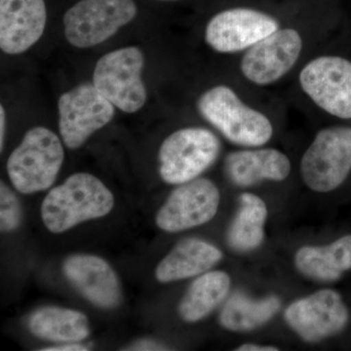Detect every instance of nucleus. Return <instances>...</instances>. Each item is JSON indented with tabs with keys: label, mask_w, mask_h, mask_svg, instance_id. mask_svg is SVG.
<instances>
[{
	"label": "nucleus",
	"mask_w": 351,
	"mask_h": 351,
	"mask_svg": "<svg viewBox=\"0 0 351 351\" xmlns=\"http://www.w3.org/2000/svg\"><path fill=\"white\" fill-rule=\"evenodd\" d=\"M114 205L112 191L88 173H76L51 189L41 205L43 223L53 233L107 216Z\"/></svg>",
	"instance_id": "1"
},
{
	"label": "nucleus",
	"mask_w": 351,
	"mask_h": 351,
	"mask_svg": "<svg viewBox=\"0 0 351 351\" xmlns=\"http://www.w3.org/2000/svg\"><path fill=\"white\" fill-rule=\"evenodd\" d=\"M64 159L63 144L56 134L46 127H34L9 156L7 173L14 188L32 195L54 184Z\"/></svg>",
	"instance_id": "2"
},
{
	"label": "nucleus",
	"mask_w": 351,
	"mask_h": 351,
	"mask_svg": "<svg viewBox=\"0 0 351 351\" xmlns=\"http://www.w3.org/2000/svg\"><path fill=\"white\" fill-rule=\"evenodd\" d=\"M197 108L200 114L233 144L260 147L267 144L274 134L269 119L245 105L226 85L215 86L201 95Z\"/></svg>",
	"instance_id": "3"
},
{
	"label": "nucleus",
	"mask_w": 351,
	"mask_h": 351,
	"mask_svg": "<svg viewBox=\"0 0 351 351\" xmlns=\"http://www.w3.org/2000/svg\"><path fill=\"white\" fill-rule=\"evenodd\" d=\"M144 66V53L140 48H119L99 59L92 83L115 108L135 113L147 103V88L142 77Z\"/></svg>",
	"instance_id": "4"
},
{
	"label": "nucleus",
	"mask_w": 351,
	"mask_h": 351,
	"mask_svg": "<svg viewBox=\"0 0 351 351\" xmlns=\"http://www.w3.org/2000/svg\"><path fill=\"white\" fill-rule=\"evenodd\" d=\"M218 137L210 130L189 127L171 134L159 149V173L164 182L182 184L197 179L216 161Z\"/></svg>",
	"instance_id": "5"
},
{
	"label": "nucleus",
	"mask_w": 351,
	"mask_h": 351,
	"mask_svg": "<svg viewBox=\"0 0 351 351\" xmlns=\"http://www.w3.org/2000/svg\"><path fill=\"white\" fill-rule=\"evenodd\" d=\"M137 13L134 0H80L64 14V36L73 47H95L131 23Z\"/></svg>",
	"instance_id": "6"
},
{
	"label": "nucleus",
	"mask_w": 351,
	"mask_h": 351,
	"mask_svg": "<svg viewBox=\"0 0 351 351\" xmlns=\"http://www.w3.org/2000/svg\"><path fill=\"white\" fill-rule=\"evenodd\" d=\"M351 171V128L321 130L301 161L302 180L316 193H329L343 184Z\"/></svg>",
	"instance_id": "7"
},
{
	"label": "nucleus",
	"mask_w": 351,
	"mask_h": 351,
	"mask_svg": "<svg viewBox=\"0 0 351 351\" xmlns=\"http://www.w3.org/2000/svg\"><path fill=\"white\" fill-rule=\"evenodd\" d=\"M58 114L62 141L69 149H76L112 121L115 107L93 83H83L62 94Z\"/></svg>",
	"instance_id": "8"
},
{
	"label": "nucleus",
	"mask_w": 351,
	"mask_h": 351,
	"mask_svg": "<svg viewBox=\"0 0 351 351\" xmlns=\"http://www.w3.org/2000/svg\"><path fill=\"white\" fill-rule=\"evenodd\" d=\"M300 84L323 110L351 119V63L336 56L316 58L302 69Z\"/></svg>",
	"instance_id": "9"
},
{
	"label": "nucleus",
	"mask_w": 351,
	"mask_h": 351,
	"mask_svg": "<svg viewBox=\"0 0 351 351\" xmlns=\"http://www.w3.org/2000/svg\"><path fill=\"white\" fill-rule=\"evenodd\" d=\"M285 320L302 339L316 343L343 331L350 313L338 292L324 289L292 302Z\"/></svg>",
	"instance_id": "10"
},
{
	"label": "nucleus",
	"mask_w": 351,
	"mask_h": 351,
	"mask_svg": "<svg viewBox=\"0 0 351 351\" xmlns=\"http://www.w3.org/2000/svg\"><path fill=\"white\" fill-rule=\"evenodd\" d=\"M221 195L210 180L195 179L173 191L156 216V225L167 232H178L204 225L216 216Z\"/></svg>",
	"instance_id": "11"
},
{
	"label": "nucleus",
	"mask_w": 351,
	"mask_h": 351,
	"mask_svg": "<svg viewBox=\"0 0 351 351\" xmlns=\"http://www.w3.org/2000/svg\"><path fill=\"white\" fill-rule=\"evenodd\" d=\"M302 49L299 32L293 29H277L247 50L240 69L249 82L271 84L295 66Z\"/></svg>",
	"instance_id": "12"
},
{
	"label": "nucleus",
	"mask_w": 351,
	"mask_h": 351,
	"mask_svg": "<svg viewBox=\"0 0 351 351\" xmlns=\"http://www.w3.org/2000/svg\"><path fill=\"white\" fill-rule=\"evenodd\" d=\"M278 29L271 16L250 8L221 11L209 21L205 41L219 53H237L249 49L254 44Z\"/></svg>",
	"instance_id": "13"
},
{
	"label": "nucleus",
	"mask_w": 351,
	"mask_h": 351,
	"mask_svg": "<svg viewBox=\"0 0 351 351\" xmlns=\"http://www.w3.org/2000/svg\"><path fill=\"white\" fill-rule=\"evenodd\" d=\"M46 22L44 0H0V48L22 54L43 36Z\"/></svg>",
	"instance_id": "14"
},
{
	"label": "nucleus",
	"mask_w": 351,
	"mask_h": 351,
	"mask_svg": "<svg viewBox=\"0 0 351 351\" xmlns=\"http://www.w3.org/2000/svg\"><path fill=\"white\" fill-rule=\"evenodd\" d=\"M69 282L88 301L101 308H113L121 301L119 277L103 258L93 255H73L64 263Z\"/></svg>",
	"instance_id": "15"
},
{
	"label": "nucleus",
	"mask_w": 351,
	"mask_h": 351,
	"mask_svg": "<svg viewBox=\"0 0 351 351\" xmlns=\"http://www.w3.org/2000/svg\"><path fill=\"white\" fill-rule=\"evenodd\" d=\"M228 177L239 186H250L263 180L287 179L291 162L283 152L274 149L234 152L226 159Z\"/></svg>",
	"instance_id": "16"
},
{
	"label": "nucleus",
	"mask_w": 351,
	"mask_h": 351,
	"mask_svg": "<svg viewBox=\"0 0 351 351\" xmlns=\"http://www.w3.org/2000/svg\"><path fill=\"white\" fill-rule=\"evenodd\" d=\"M223 258V253L204 240L189 239L178 243L159 263L157 280L162 283L182 280L205 274Z\"/></svg>",
	"instance_id": "17"
},
{
	"label": "nucleus",
	"mask_w": 351,
	"mask_h": 351,
	"mask_svg": "<svg viewBox=\"0 0 351 351\" xmlns=\"http://www.w3.org/2000/svg\"><path fill=\"white\" fill-rule=\"evenodd\" d=\"M295 265L304 276L316 280H338L351 269V235L327 246L302 247L295 254Z\"/></svg>",
	"instance_id": "18"
},
{
	"label": "nucleus",
	"mask_w": 351,
	"mask_h": 351,
	"mask_svg": "<svg viewBox=\"0 0 351 351\" xmlns=\"http://www.w3.org/2000/svg\"><path fill=\"white\" fill-rule=\"evenodd\" d=\"M29 327L34 336L54 343H80L90 334L85 314L61 307L38 309L32 314Z\"/></svg>",
	"instance_id": "19"
},
{
	"label": "nucleus",
	"mask_w": 351,
	"mask_h": 351,
	"mask_svg": "<svg viewBox=\"0 0 351 351\" xmlns=\"http://www.w3.org/2000/svg\"><path fill=\"white\" fill-rule=\"evenodd\" d=\"M230 277L223 271L205 272L191 284L179 304V313L186 322L206 317L225 301L230 292Z\"/></svg>",
	"instance_id": "20"
},
{
	"label": "nucleus",
	"mask_w": 351,
	"mask_h": 351,
	"mask_svg": "<svg viewBox=\"0 0 351 351\" xmlns=\"http://www.w3.org/2000/svg\"><path fill=\"white\" fill-rule=\"evenodd\" d=\"M280 307V299L276 295L253 300L237 292L228 300L221 309L219 322L230 331H252L271 319Z\"/></svg>",
	"instance_id": "21"
},
{
	"label": "nucleus",
	"mask_w": 351,
	"mask_h": 351,
	"mask_svg": "<svg viewBox=\"0 0 351 351\" xmlns=\"http://www.w3.org/2000/svg\"><path fill=\"white\" fill-rule=\"evenodd\" d=\"M267 208L258 196L243 193L240 207L228 232V242L234 250H254L263 243Z\"/></svg>",
	"instance_id": "22"
},
{
	"label": "nucleus",
	"mask_w": 351,
	"mask_h": 351,
	"mask_svg": "<svg viewBox=\"0 0 351 351\" xmlns=\"http://www.w3.org/2000/svg\"><path fill=\"white\" fill-rule=\"evenodd\" d=\"M21 207L15 193L1 182L0 186V228L2 232H12L21 223Z\"/></svg>",
	"instance_id": "23"
},
{
	"label": "nucleus",
	"mask_w": 351,
	"mask_h": 351,
	"mask_svg": "<svg viewBox=\"0 0 351 351\" xmlns=\"http://www.w3.org/2000/svg\"><path fill=\"white\" fill-rule=\"evenodd\" d=\"M130 350H165L163 346L152 341H142L131 346Z\"/></svg>",
	"instance_id": "24"
},
{
	"label": "nucleus",
	"mask_w": 351,
	"mask_h": 351,
	"mask_svg": "<svg viewBox=\"0 0 351 351\" xmlns=\"http://www.w3.org/2000/svg\"><path fill=\"white\" fill-rule=\"evenodd\" d=\"M44 351H85L88 348L85 346L80 345L78 343H63L61 346H52L49 348H44Z\"/></svg>",
	"instance_id": "25"
},
{
	"label": "nucleus",
	"mask_w": 351,
	"mask_h": 351,
	"mask_svg": "<svg viewBox=\"0 0 351 351\" xmlns=\"http://www.w3.org/2000/svg\"><path fill=\"white\" fill-rule=\"evenodd\" d=\"M237 351H277L278 348H274V346H265L253 345V343H246V345L240 346L239 348H237Z\"/></svg>",
	"instance_id": "26"
},
{
	"label": "nucleus",
	"mask_w": 351,
	"mask_h": 351,
	"mask_svg": "<svg viewBox=\"0 0 351 351\" xmlns=\"http://www.w3.org/2000/svg\"><path fill=\"white\" fill-rule=\"evenodd\" d=\"M6 130V112L3 106H0V147L3 149Z\"/></svg>",
	"instance_id": "27"
}]
</instances>
